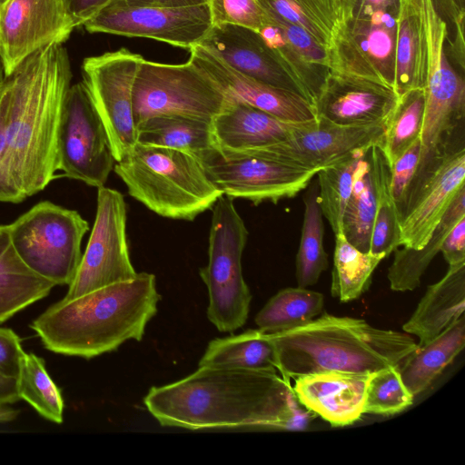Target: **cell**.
<instances>
[{"label":"cell","mask_w":465,"mask_h":465,"mask_svg":"<svg viewBox=\"0 0 465 465\" xmlns=\"http://www.w3.org/2000/svg\"><path fill=\"white\" fill-rule=\"evenodd\" d=\"M2 85H3V84H0V97H1V94H2Z\"/></svg>","instance_id":"11a10c76"},{"label":"cell","mask_w":465,"mask_h":465,"mask_svg":"<svg viewBox=\"0 0 465 465\" xmlns=\"http://www.w3.org/2000/svg\"><path fill=\"white\" fill-rule=\"evenodd\" d=\"M354 1L355 0H336L340 12L339 22L349 16Z\"/></svg>","instance_id":"f907efd6"},{"label":"cell","mask_w":465,"mask_h":465,"mask_svg":"<svg viewBox=\"0 0 465 465\" xmlns=\"http://www.w3.org/2000/svg\"><path fill=\"white\" fill-rule=\"evenodd\" d=\"M385 127L340 125L317 116L295 124L286 141L259 150L279 161L318 172L357 150L377 144Z\"/></svg>","instance_id":"ac0fdd59"},{"label":"cell","mask_w":465,"mask_h":465,"mask_svg":"<svg viewBox=\"0 0 465 465\" xmlns=\"http://www.w3.org/2000/svg\"><path fill=\"white\" fill-rule=\"evenodd\" d=\"M19 400L17 378L0 372V407L13 404Z\"/></svg>","instance_id":"681fc988"},{"label":"cell","mask_w":465,"mask_h":465,"mask_svg":"<svg viewBox=\"0 0 465 465\" xmlns=\"http://www.w3.org/2000/svg\"><path fill=\"white\" fill-rule=\"evenodd\" d=\"M136 141L143 145L186 152L197 158L215 146L212 122L179 114H157L139 123Z\"/></svg>","instance_id":"f1b7e54d"},{"label":"cell","mask_w":465,"mask_h":465,"mask_svg":"<svg viewBox=\"0 0 465 465\" xmlns=\"http://www.w3.org/2000/svg\"><path fill=\"white\" fill-rule=\"evenodd\" d=\"M61 176L104 186L116 163L104 123L90 93L79 82L67 91L57 135Z\"/></svg>","instance_id":"4fadbf2b"},{"label":"cell","mask_w":465,"mask_h":465,"mask_svg":"<svg viewBox=\"0 0 465 465\" xmlns=\"http://www.w3.org/2000/svg\"><path fill=\"white\" fill-rule=\"evenodd\" d=\"M203 366L277 371V359L270 334L256 329L212 340L199 361Z\"/></svg>","instance_id":"f546056e"},{"label":"cell","mask_w":465,"mask_h":465,"mask_svg":"<svg viewBox=\"0 0 465 465\" xmlns=\"http://www.w3.org/2000/svg\"><path fill=\"white\" fill-rule=\"evenodd\" d=\"M369 149L359 162L352 189L342 217V233L362 252H370L371 236L378 204V195Z\"/></svg>","instance_id":"4dcf8cb0"},{"label":"cell","mask_w":465,"mask_h":465,"mask_svg":"<svg viewBox=\"0 0 465 465\" xmlns=\"http://www.w3.org/2000/svg\"><path fill=\"white\" fill-rule=\"evenodd\" d=\"M54 286L25 264L12 244L8 225H0V322L46 297Z\"/></svg>","instance_id":"4316f807"},{"label":"cell","mask_w":465,"mask_h":465,"mask_svg":"<svg viewBox=\"0 0 465 465\" xmlns=\"http://www.w3.org/2000/svg\"><path fill=\"white\" fill-rule=\"evenodd\" d=\"M189 51V60L204 71L228 98L246 103L290 123H304L317 117L313 105L302 95L240 74L201 45Z\"/></svg>","instance_id":"ffe728a7"},{"label":"cell","mask_w":465,"mask_h":465,"mask_svg":"<svg viewBox=\"0 0 465 465\" xmlns=\"http://www.w3.org/2000/svg\"><path fill=\"white\" fill-rule=\"evenodd\" d=\"M5 78V71H4V66H3L2 59H1V56H0V84H2L4 83Z\"/></svg>","instance_id":"816d5d0a"},{"label":"cell","mask_w":465,"mask_h":465,"mask_svg":"<svg viewBox=\"0 0 465 465\" xmlns=\"http://www.w3.org/2000/svg\"><path fill=\"white\" fill-rule=\"evenodd\" d=\"M126 203L121 193L97 188L96 213L86 249L64 299L135 277L126 235Z\"/></svg>","instance_id":"9a60e30c"},{"label":"cell","mask_w":465,"mask_h":465,"mask_svg":"<svg viewBox=\"0 0 465 465\" xmlns=\"http://www.w3.org/2000/svg\"><path fill=\"white\" fill-rule=\"evenodd\" d=\"M213 207L209 261L199 273L209 295L208 320L219 331L232 332L245 324L252 301L242 271L248 231L232 198L222 195Z\"/></svg>","instance_id":"8992f818"},{"label":"cell","mask_w":465,"mask_h":465,"mask_svg":"<svg viewBox=\"0 0 465 465\" xmlns=\"http://www.w3.org/2000/svg\"><path fill=\"white\" fill-rule=\"evenodd\" d=\"M213 25L230 24L259 31L266 22L257 0H209Z\"/></svg>","instance_id":"b9f144b4"},{"label":"cell","mask_w":465,"mask_h":465,"mask_svg":"<svg viewBox=\"0 0 465 465\" xmlns=\"http://www.w3.org/2000/svg\"><path fill=\"white\" fill-rule=\"evenodd\" d=\"M132 6H156L164 8H184L208 4L209 0H121Z\"/></svg>","instance_id":"c3c4849f"},{"label":"cell","mask_w":465,"mask_h":465,"mask_svg":"<svg viewBox=\"0 0 465 465\" xmlns=\"http://www.w3.org/2000/svg\"><path fill=\"white\" fill-rule=\"evenodd\" d=\"M229 98L200 67L162 64L144 58L139 64L133 88L135 126L157 114H179L212 122Z\"/></svg>","instance_id":"9c48e42d"},{"label":"cell","mask_w":465,"mask_h":465,"mask_svg":"<svg viewBox=\"0 0 465 465\" xmlns=\"http://www.w3.org/2000/svg\"><path fill=\"white\" fill-rule=\"evenodd\" d=\"M265 15L295 24L329 48L340 20L336 0H257Z\"/></svg>","instance_id":"d590c367"},{"label":"cell","mask_w":465,"mask_h":465,"mask_svg":"<svg viewBox=\"0 0 465 465\" xmlns=\"http://www.w3.org/2000/svg\"><path fill=\"white\" fill-rule=\"evenodd\" d=\"M200 160L208 178L231 198H243L253 204L277 203L305 189L318 173L274 159L259 149L230 151L212 147Z\"/></svg>","instance_id":"30bf717a"},{"label":"cell","mask_w":465,"mask_h":465,"mask_svg":"<svg viewBox=\"0 0 465 465\" xmlns=\"http://www.w3.org/2000/svg\"><path fill=\"white\" fill-rule=\"evenodd\" d=\"M295 124L229 98L224 109L212 121V128L216 147L247 151L286 141Z\"/></svg>","instance_id":"603a6c76"},{"label":"cell","mask_w":465,"mask_h":465,"mask_svg":"<svg viewBox=\"0 0 465 465\" xmlns=\"http://www.w3.org/2000/svg\"><path fill=\"white\" fill-rule=\"evenodd\" d=\"M371 374L311 373L294 378L292 388L306 410L331 426H347L363 415L366 387Z\"/></svg>","instance_id":"7402d4cb"},{"label":"cell","mask_w":465,"mask_h":465,"mask_svg":"<svg viewBox=\"0 0 465 465\" xmlns=\"http://www.w3.org/2000/svg\"><path fill=\"white\" fill-rule=\"evenodd\" d=\"M258 32L282 70L298 86L302 97L313 105L331 69L308 62L286 40L281 28L267 18Z\"/></svg>","instance_id":"8d00e7d4"},{"label":"cell","mask_w":465,"mask_h":465,"mask_svg":"<svg viewBox=\"0 0 465 465\" xmlns=\"http://www.w3.org/2000/svg\"><path fill=\"white\" fill-rule=\"evenodd\" d=\"M6 0H0V5H3Z\"/></svg>","instance_id":"db71d44e"},{"label":"cell","mask_w":465,"mask_h":465,"mask_svg":"<svg viewBox=\"0 0 465 465\" xmlns=\"http://www.w3.org/2000/svg\"><path fill=\"white\" fill-rule=\"evenodd\" d=\"M386 256L362 252L342 232L335 235L331 293L342 302L359 299L368 291L374 270Z\"/></svg>","instance_id":"d6a6232c"},{"label":"cell","mask_w":465,"mask_h":465,"mask_svg":"<svg viewBox=\"0 0 465 465\" xmlns=\"http://www.w3.org/2000/svg\"><path fill=\"white\" fill-rule=\"evenodd\" d=\"M129 194L160 216L193 221L223 194L186 152L136 143L114 166Z\"/></svg>","instance_id":"5b68a950"},{"label":"cell","mask_w":465,"mask_h":465,"mask_svg":"<svg viewBox=\"0 0 465 465\" xmlns=\"http://www.w3.org/2000/svg\"><path fill=\"white\" fill-rule=\"evenodd\" d=\"M83 25L89 33L150 38L190 50L202 43L213 25L208 4L164 8L114 0Z\"/></svg>","instance_id":"2e32d148"},{"label":"cell","mask_w":465,"mask_h":465,"mask_svg":"<svg viewBox=\"0 0 465 465\" xmlns=\"http://www.w3.org/2000/svg\"><path fill=\"white\" fill-rule=\"evenodd\" d=\"M323 306L321 292L289 287L273 295L256 314L254 322L263 332H279L309 322L321 314Z\"/></svg>","instance_id":"1f68e13d"},{"label":"cell","mask_w":465,"mask_h":465,"mask_svg":"<svg viewBox=\"0 0 465 465\" xmlns=\"http://www.w3.org/2000/svg\"><path fill=\"white\" fill-rule=\"evenodd\" d=\"M143 59L120 48L83 62V82L106 129L116 162L125 158L137 143L133 88Z\"/></svg>","instance_id":"5bb4252c"},{"label":"cell","mask_w":465,"mask_h":465,"mask_svg":"<svg viewBox=\"0 0 465 465\" xmlns=\"http://www.w3.org/2000/svg\"><path fill=\"white\" fill-rule=\"evenodd\" d=\"M370 147L357 150L316 173L318 202L334 235L342 232V217L351 193L354 173Z\"/></svg>","instance_id":"f35d334b"},{"label":"cell","mask_w":465,"mask_h":465,"mask_svg":"<svg viewBox=\"0 0 465 465\" xmlns=\"http://www.w3.org/2000/svg\"><path fill=\"white\" fill-rule=\"evenodd\" d=\"M74 27L83 25L114 0H61Z\"/></svg>","instance_id":"7dc6e473"},{"label":"cell","mask_w":465,"mask_h":465,"mask_svg":"<svg viewBox=\"0 0 465 465\" xmlns=\"http://www.w3.org/2000/svg\"><path fill=\"white\" fill-rule=\"evenodd\" d=\"M74 29L61 0H6L0 5V56L5 76L39 49L65 42Z\"/></svg>","instance_id":"e0dca14e"},{"label":"cell","mask_w":465,"mask_h":465,"mask_svg":"<svg viewBox=\"0 0 465 465\" xmlns=\"http://www.w3.org/2000/svg\"><path fill=\"white\" fill-rule=\"evenodd\" d=\"M462 186H465L463 137L420 158L400 211L401 246L423 247Z\"/></svg>","instance_id":"8fae6325"},{"label":"cell","mask_w":465,"mask_h":465,"mask_svg":"<svg viewBox=\"0 0 465 465\" xmlns=\"http://www.w3.org/2000/svg\"><path fill=\"white\" fill-rule=\"evenodd\" d=\"M465 345L464 314L430 341L419 345L399 364L401 380L415 397L424 391Z\"/></svg>","instance_id":"484cf974"},{"label":"cell","mask_w":465,"mask_h":465,"mask_svg":"<svg viewBox=\"0 0 465 465\" xmlns=\"http://www.w3.org/2000/svg\"><path fill=\"white\" fill-rule=\"evenodd\" d=\"M269 334L275 349L277 371L290 381L328 371L371 374L397 366L418 347L406 332L328 313Z\"/></svg>","instance_id":"277c9868"},{"label":"cell","mask_w":465,"mask_h":465,"mask_svg":"<svg viewBox=\"0 0 465 465\" xmlns=\"http://www.w3.org/2000/svg\"><path fill=\"white\" fill-rule=\"evenodd\" d=\"M399 97L383 83L331 69L313 107L340 125H387Z\"/></svg>","instance_id":"d6986e66"},{"label":"cell","mask_w":465,"mask_h":465,"mask_svg":"<svg viewBox=\"0 0 465 465\" xmlns=\"http://www.w3.org/2000/svg\"><path fill=\"white\" fill-rule=\"evenodd\" d=\"M71 79L66 49L52 44L29 55L3 83L7 166L25 197L57 177V135Z\"/></svg>","instance_id":"7a4b0ae2"},{"label":"cell","mask_w":465,"mask_h":465,"mask_svg":"<svg viewBox=\"0 0 465 465\" xmlns=\"http://www.w3.org/2000/svg\"><path fill=\"white\" fill-rule=\"evenodd\" d=\"M24 352L18 335L11 329L0 328V372L17 378Z\"/></svg>","instance_id":"f6af8a7d"},{"label":"cell","mask_w":465,"mask_h":465,"mask_svg":"<svg viewBox=\"0 0 465 465\" xmlns=\"http://www.w3.org/2000/svg\"><path fill=\"white\" fill-rule=\"evenodd\" d=\"M160 300L155 276L140 272L73 299L63 298L30 327L48 351L92 359L128 340L141 341Z\"/></svg>","instance_id":"3957f363"},{"label":"cell","mask_w":465,"mask_h":465,"mask_svg":"<svg viewBox=\"0 0 465 465\" xmlns=\"http://www.w3.org/2000/svg\"><path fill=\"white\" fill-rule=\"evenodd\" d=\"M421 1L400 0L394 81L399 95L425 85L427 43Z\"/></svg>","instance_id":"d4e9b609"},{"label":"cell","mask_w":465,"mask_h":465,"mask_svg":"<svg viewBox=\"0 0 465 465\" xmlns=\"http://www.w3.org/2000/svg\"><path fill=\"white\" fill-rule=\"evenodd\" d=\"M440 252L449 265L465 262V217L460 220L446 235Z\"/></svg>","instance_id":"bcb514c9"},{"label":"cell","mask_w":465,"mask_h":465,"mask_svg":"<svg viewBox=\"0 0 465 465\" xmlns=\"http://www.w3.org/2000/svg\"><path fill=\"white\" fill-rule=\"evenodd\" d=\"M425 109L424 88L400 94L397 105L376 144L391 166L419 138Z\"/></svg>","instance_id":"74e56055"},{"label":"cell","mask_w":465,"mask_h":465,"mask_svg":"<svg viewBox=\"0 0 465 465\" xmlns=\"http://www.w3.org/2000/svg\"><path fill=\"white\" fill-rule=\"evenodd\" d=\"M399 7L356 9L341 20L329 46L330 68L394 88Z\"/></svg>","instance_id":"7c38bea8"},{"label":"cell","mask_w":465,"mask_h":465,"mask_svg":"<svg viewBox=\"0 0 465 465\" xmlns=\"http://www.w3.org/2000/svg\"><path fill=\"white\" fill-rule=\"evenodd\" d=\"M458 6L461 9V10H464L465 11V0H455Z\"/></svg>","instance_id":"f5cc1de1"},{"label":"cell","mask_w":465,"mask_h":465,"mask_svg":"<svg viewBox=\"0 0 465 465\" xmlns=\"http://www.w3.org/2000/svg\"><path fill=\"white\" fill-rule=\"evenodd\" d=\"M25 198L13 183L8 171L6 101L2 91L0 97V202L17 203Z\"/></svg>","instance_id":"ee69618b"},{"label":"cell","mask_w":465,"mask_h":465,"mask_svg":"<svg viewBox=\"0 0 465 465\" xmlns=\"http://www.w3.org/2000/svg\"><path fill=\"white\" fill-rule=\"evenodd\" d=\"M465 262L449 265L446 274L427 287L402 330L419 339L422 345L464 314Z\"/></svg>","instance_id":"cb8c5ba5"},{"label":"cell","mask_w":465,"mask_h":465,"mask_svg":"<svg viewBox=\"0 0 465 465\" xmlns=\"http://www.w3.org/2000/svg\"><path fill=\"white\" fill-rule=\"evenodd\" d=\"M165 427L187 430L264 427L302 431L315 415L277 371L199 367L177 381L152 387L143 398Z\"/></svg>","instance_id":"6da1fadb"},{"label":"cell","mask_w":465,"mask_h":465,"mask_svg":"<svg viewBox=\"0 0 465 465\" xmlns=\"http://www.w3.org/2000/svg\"><path fill=\"white\" fill-rule=\"evenodd\" d=\"M17 389L20 400L29 403L42 417L54 423L63 422L64 404L61 391L49 376L43 358L24 352Z\"/></svg>","instance_id":"ab89813d"},{"label":"cell","mask_w":465,"mask_h":465,"mask_svg":"<svg viewBox=\"0 0 465 465\" xmlns=\"http://www.w3.org/2000/svg\"><path fill=\"white\" fill-rule=\"evenodd\" d=\"M12 244L25 264L55 285H69L82 259L89 224L74 210L43 201L8 225Z\"/></svg>","instance_id":"52a82bcc"},{"label":"cell","mask_w":465,"mask_h":465,"mask_svg":"<svg viewBox=\"0 0 465 465\" xmlns=\"http://www.w3.org/2000/svg\"><path fill=\"white\" fill-rule=\"evenodd\" d=\"M420 152L421 143L419 138L390 166V189L399 213L406 191L418 168Z\"/></svg>","instance_id":"7bdbcfd3"},{"label":"cell","mask_w":465,"mask_h":465,"mask_svg":"<svg viewBox=\"0 0 465 465\" xmlns=\"http://www.w3.org/2000/svg\"><path fill=\"white\" fill-rule=\"evenodd\" d=\"M303 202L305 210L295 275L298 286L307 288L317 283L329 264L328 254L323 248L324 224L318 202L317 182L309 188Z\"/></svg>","instance_id":"e575fe53"},{"label":"cell","mask_w":465,"mask_h":465,"mask_svg":"<svg viewBox=\"0 0 465 465\" xmlns=\"http://www.w3.org/2000/svg\"><path fill=\"white\" fill-rule=\"evenodd\" d=\"M464 217L465 186H462L423 247L412 249L403 246L401 249L396 248L393 251V261L387 274L391 289L395 292H406L418 288L421 276L436 254L440 252L444 238Z\"/></svg>","instance_id":"83f0119b"},{"label":"cell","mask_w":465,"mask_h":465,"mask_svg":"<svg viewBox=\"0 0 465 465\" xmlns=\"http://www.w3.org/2000/svg\"><path fill=\"white\" fill-rule=\"evenodd\" d=\"M414 396L403 383L398 365L371 375L365 392L363 414L390 416L401 412Z\"/></svg>","instance_id":"60d3db41"},{"label":"cell","mask_w":465,"mask_h":465,"mask_svg":"<svg viewBox=\"0 0 465 465\" xmlns=\"http://www.w3.org/2000/svg\"><path fill=\"white\" fill-rule=\"evenodd\" d=\"M378 195L377 211L372 226L370 252L388 257L401 246V217L390 189L391 170L381 150L369 148Z\"/></svg>","instance_id":"836d02e7"},{"label":"cell","mask_w":465,"mask_h":465,"mask_svg":"<svg viewBox=\"0 0 465 465\" xmlns=\"http://www.w3.org/2000/svg\"><path fill=\"white\" fill-rule=\"evenodd\" d=\"M199 45L243 75L302 95L256 30L230 24L214 25Z\"/></svg>","instance_id":"44dd1931"},{"label":"cell","mask_w":465,"mask_h":465,"mask_svg":"<svg viewBox=\"0 0 465 465\" xmlns=\"http://www.w3.org/2000/svg\"><path fill=\"white\" fill-rule=\"evenodd\" d=\"M427 43L425 109L420 133V158L434 153L458 138L465 116L464 71L447 51L449 30L431 0H422Z\"/></svg>","instance_id":"ba28073f"}]
</instances>
